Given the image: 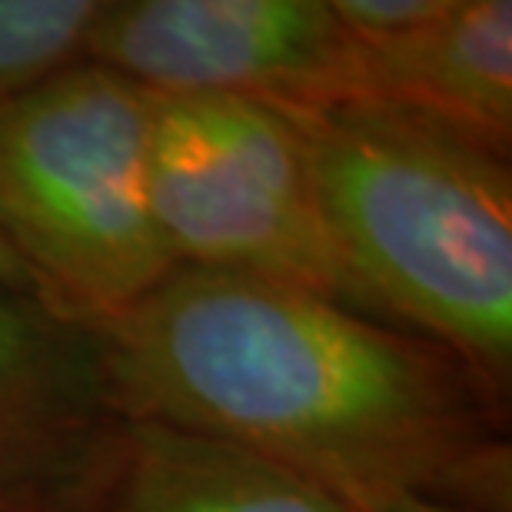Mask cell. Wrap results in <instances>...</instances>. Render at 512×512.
Segmentation results:
<instances>
[{
    "mask_svg": "<svg viewBox=\"0 0 512 512\" xmlns=\"http://www.w3.org/2000/svg\"><path fill=\"white\" fill-rule=\"evenodd\" d=\"M0 283H7V286H20V290H30V280H27V273L20 270V263L14 260V253H10L4 247V240H0ZM34 293V290H30Z\"/></svg>",
    "mask_w": 512,
    "mask_h": 512,
    "instance_id": "11",
    "label": "cell"
},
{
    "mask_svg": "<svg viewBox=\"0 0 512 512\" xmlns=\"http://www.w3.org/2000/svg\"><path fill=\"white\" fill-rule=\"evenodd\" d=\"M150 207L177 266L293 283L360 310L326 237L303 133L283 110L157 94Z\"/></svg>",
    "mask_w": 512,
    "mask_h": 512,
    "instance_id": "4",
    "label": "cell"
},
{
    "mask_svg": "<svg viewBox=\"0 0 512 512\" xmlns=\"http://www.w3.org/2000/svg\"><path fill=\"white\" fill-rule=\"evenodd\" d=\"M124 423L100 336L0 283V512H84Z\"/></svg>",
    "mask_w": 512,
    "mask_h": 512,
    "instance_id": "6",
    "label": "cell"
},
{
    "mask_svg": "<svg viewBox=\"0 0 512 512\" xmlns=\"http://www.w3.org/2000/svg\"><path fill=\"white\" fill-rule=\"evenodd\" d=\"M360 47L363 104L429 114L489 143L512 147V4L446 0L413 34Z\"/></svg>",
    "mask_w": 512,
    "mask_h": 512,
    "instance_id": "7",
    "label": "cell"
},
{
    "mask_svg": "<svg viewBox=\"0 0 512 512\" xmlns=\"http://www.w3.org/2000/svg\"><path fill=\"white\" fill-rule=\"evenodd\" d=\"M84 60L153 94L240 97L283 114L363 104L360 47L333 0H107Z\"/></svg>",
    "mask_w": 512,
    "mask_h": 512,
    "instance_id": "5",
    "label": "cell"
},
{
    "mask_svg": "<svg viewBox=\"0 0 512 512\" xmlns=\"http://www.w3.org/2000/svg\"><path fill=\"white\" fill-rule=\"evenodd\" d=\"M373 512H476V509L439 503V499H426V496H399V499H389L383 506H376Z\"/></svg>",
    "mask_w": 512,
    "mask_h": 512,
    "instance_id": "10",
    "label": "cell"
},
{
    "mask_svg": "<svg viewBox=\"0 0 512 512\" xmlns=\"http://www.w3.org/2000/svg\"><path fill=\"white\" fill-rule=\"evenodd\" d=\"M363 313L449 350L496 406L512 389L509 153L393 104L290 114Z\"/></svg>",
    "mask_w": 512,
    "mask_h": 512,
    "instance_id": "2",
    "label": "cell"
},
{
    "mask_svg": "<svg viewBox=\"0 0 512 512\" xmlns=\"http://www.w3.org/2000/svg\"><path fill=\"white\" fill-rule=\"evenodd\" d=\"M153 110V90L94 60L0 104V240L87 330L177 270L150 207Z\"/></svg>",
    "mask_w": 512,
    "mask_h": 512,
    "instance_id": "3",
    "label": "cell"
},
{
    "mask_svg": "<svg viewBox=\"0 0 512 512\" xmlns=\"http://www.w3.org/2000/svg\"><path fill=\"white\" fill-rule=\"evenodd\" d=\"M104 4L107 0H0V104L80 64Z\"/></svg>",
    "mask_w": 512,
    "mask_h": 512,
    "instance_id": "9",
    "label": "cell"
},
{
    "mask_svg": "<svg viewBox=\"0 0 512 512\" xmlns=\"http://www.w3.org/2000/svg\"><path fill=\"white\" fill-rule=\"evenodd\" d=\"M94 333L124 419L240 446L346 512L399 496L509 512L506 409L426 336L303 286L193 266Z\"/></svg>",
    "mask_w": 512,
    "mask_h": 512,
    "instance_id": "1",
    "label": "cell"
},
{
    "mask_svg": "<svg viewBox=\"0 0 512 512\" xmlns=\"http://www.w3.org/2000/svg\"><path fill=\"white\" fill-rule=\"evenodd\" d=\"M84 512H346L310 483L220 439L127 419Z\"/></svg>",
    "mask_w": 512,
    "mask_h": 512,
    "instance_id": "8",
    "label": "cell"
}]
</instances>
